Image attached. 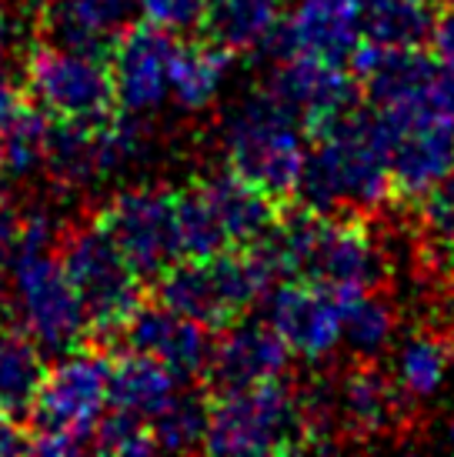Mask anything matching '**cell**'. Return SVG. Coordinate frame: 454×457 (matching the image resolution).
Listing matches in <instances>:
<instances>
[{
    "label": "cell",
    "mask_w": 454,
    "mask_h": 457,
    "mask_svg": "<svg viewBox=\"0 0 454 457\" xmlns=\"http://www.w3.org/2000/svg\"><path fill=\"white\" fill-rule=\"evenodd\" d=\"M304 137L311 154L304 157L298 201L321 214L361 211L374 217L391 207V167L374 111L354 107Z\"/></svg>",
    "instance_id": "obj_1"
},
{
    "label": "cell",
    "mask_w": 454,
    "mask_h": 457,
    "mask_svg": "<svg viewBox=\"0 0 454 457\" xmlns=\"http://www.w3.org/2000/svg\"><path fill=\"white\" fill-rule=\"evenodd\" d=\"M114 354L77 347L47 370L40 394L24 420L30 451L38 454H80L94 451V424L107 404Z\"/></svg>",
    "instance_id": "obj_2"
},
{
    "label": "cell",
    "mask_w": 454,
    "mask_h": 457,
    "mask_svg": "<svg viewBox=\"0 0 454 457\" xmlns=\"http://www.w3.org/2000/svg\"><path fill=\"white\" fill-rule=\"evenodd\" d=\"M63 270L77 287L90 320L88 347L104 354H121V328L144 301V280L107 237V230L94 224L63 228L57 244Z\"/></svg>",
    "instance_id": "obj_3"
},
{
    "label": "cell",
    "mask_w": 454,
    "mask_h": 457,
    "mask_svg": "<svg viewBox=\"0 0 454 457\" xmlns=\"http://www.w3.org/2000/svg\"><path fill=\"white\" fill-rule=\"evenodd\" d=\"M204 451L211 454H290L315 451L301 397L284 378L211 394V428Z\"/></svg>",
    "instance_id": "obj_4"
},
{
    "label": "cell",
    "mask_w": 454,
    "mask_h": 457,
    "mask_svg": "<svg viewBox=\"0 0 454 457\" xmlns=\"http://www.w3.org/2000/svg\"><path fill=\"white\" fill-rule=\"evenodd\" d=\"M391 167V207H415L454 170V120L438 111L431 94L374 107Z\"/></svg>",
    "instance_id": "obj_5"
},
{
    "label": "cell",
    "mask_w": 454,
    "mask_h": 457,
    "mask_svg": "<svg viewBox=\"0 0 454 457\" xmlns=\"http://www.w3.org/2000/svg\"><path fill=\"white\" fill-rule=\"evenodd\" d=\"M304 157L307 154L294 120L267 94L244 104V111L227 128V170H234L281 207L298 201Z\"/></svg>",
    "instance_id": "obj_6"
},
{
    "label": "cell",
    "mask_w": 454,
    "mask_h": 457,
    "mask_svg": "<svg viewBox=\"0 0 454 457\" xmlns=\"http://www.w3.org/2000/svg\"><path fill=\"white\" fill-rule=\"evenodd\" d=\"M11 297L21 328L40 344L47 354H71L88 344L90 320L84 301L71 284L57 254H38L13 261Z\"/></svg>",
    "instance_id": "obj_7"
},
{
    "label": "cell",
    "mask_w": 454,
    "mask_h": 457,
    "mask_svg": "<svg viewBox=\"0 0 454 457\" xmlns=\"http://www.w3.org/2000/svg\"><path fill=\"white\" fill-rule=\"evenodd\" d=\"M27 97L47 117L101 120L117 111L114 77L107 61L40 44L24 61Z\"/></svg>",
    "instance_id": "obj_8"
},
{
    "label": "cell",
    "mask_w": 454,
    "mask_h": 457,
    "mask_svg": "<svg viewBox=\"0 0 454 457\" xmlns=\"http://www.w3.org/2000/svg\"><path fill=\"white\" fill-rule=\"evenodd\" d=\"M97 224L127 257V264L138 270L144 284L164 274L184 257L181 234L174 217V191L164 187H130L114 194L101 207Z\"/></svg>",
    "instance_id": "obj_9"
},
{
    "label": "cell",
    "mask_w": 454,
    "mask_h": 457,
    "mask_svg": "<svg viewBox=\"0 0 454 457\" xmlns=\"http://www.w3.org/2000/svg\"><path fill=\"white\" fill-rule=\"evenodd\" d=\"M265 94L290 120L301 124L304 134H311L321 124L361 107V101H365L361 84L354 74H348V67L304 57V54L281 61L274 77L267 80Z\"/></svg>",
    "instance_id": "obj_10"
},
{
    "label": "cell",
    "mask_w": 454,
    "mask_h": 457,
    "mask_svg": "<svg viewBox=\"0 0 454 457\" xmlns=\"http://www.w3.org/2000/svg\"><path fill=\"white\" fill-rule=\"evenodd\" d=\"M367 287H340L328 280H284L271 297V324L301 357H324L344 330L348 297Z\"/></svg>",
    "instance_id": "obj_11"
},
{
    "label": "cell",
    "mask_w": 454,
    "mask_h": 457,
    "mask_svg": "<svg viewBox=\"0 0 454 457\" xmlns=\"http://www.w3.org/2000/svg\"><path fill=\"white\" fill-rule=\"evenodd\" d=\"M214 330L184 318L157 297H144L121 328V351L147 354L174 370L177 381H201L204 368L214 351Z\"/></svg>",
    "instance_id": "obj_12"
},
{
    "label": "cell",
    "mask_w": 454,
    "mask_h": 457,
    "mask_svg": "<svg viewBox=\"0 0 454 457\" xmlns=\"http://www.w3.org/2000/svg\"><path fill=\"white\" fill-rule=\"evenodd\" d=\"M304 280H328L340 287L374 291V284L384 280V254L371 228V214L334 211L317 217Z\"/></svg>",
    "instance_id": "obj_13"
},
{
    "label": "cell",
    "mask_w": 454,
    "mask_h": 457,
    "mask_svg": "<svg viewBox=\"0 0 454 457\" xmlns=\"http://www.w3.org/2000/svg\"><path fill=\"white\" fill-rule=\"evenodd\" d=\"M177 40L167 27L138 21L111 51V77L117 94V111L151 114L171 97V64Z\"/></svg>",
    "instance_id": "obj_14"
},
{
    "label": "cell",
    "mask_w": 454,
    "mask_h": 457,
    "mask_svg": "<svg viewBox=\"0 0 454 457\" xmlns=\"http://www.w3.org/2000/svg\"><path fill=\"white\" fill-rule=\"evenodd\" d=\"M361 40V0H301V7L284 24L265 37V51L274 61H288L294 54L344 64L351 61L354 47Z\"/></svg>",
    "instance_id": "obj_15"
},
{
    "label": "cell",
    "mask_w": 454,
    "mask_h": 457,
    "mask_svg": "<svg viewBox=\"0 0 454 457\" xmlns=\"http://www.w3.org/2000/svg\"><path fill=\"white\" fill-rule=\"evenodd\" d=\"M290 354L294 351L274 330V324L238 320L221 330V337L214 341L201 384L207 387V394H224L274 381V378L288 374Z\"/></svg>",
    "instance_id": "obj_16"
},
{
    "label": "cell",
    "mask_w": 454,
    "mask_h": 457,
    "mask_svg": "<svg viewBox=\"0 0 454 457\" xmlns=\"http://www.w3.org/2000/svg\"><path fill=\"white\" fill-rule=\"evenodd\" d=\"M348 64L361 84V94L374 107H381V104L431 94L441 61L428 47H388V44L361 37Z\"/></svg>",
    "instance_id": "obj_17"
},
{
    "label": "cell",
    "mask_w": 454,
    "mask_h": 457,
    "mask_svg": "<svg viewBox=\"0 0 454 457\" xmlns=\"http://www.w3.org/2000/svg\"><path fill=\"white\" fill-rule=\"evenodd\" d=\"M401 384L381 374L371 361H357L334 394V414L340 418V428L348 437L374 441L381 434H391L401 428Z\"/></svg>",
    "instance_id": "obj_18"
},
{
    "label": "cell",
    "mask_w": 454,
    "mask_h": 457,
    "mask_svg": "<svg viewBox=\"0 0 454 457\" xmlns=\"http://www.w3.org/2000/svg\"><path fill=\"white\" fill-rule=\"evenodd\" d=\"M111 117V114H107ZM61 120L51 117L44 174L57 191H88L97 180L111 178L104 157V120Z\"/></svg>",
    "instance_id": "obj_19"
},
{
    "label": "cell",
    "mask_w": 454,
    "mask_h": 457,
    "mask_svg": "<svg viewBox=\"0 0 454 457\" xmlns=\"http://www.w3.org/2000/svg\"><path fill=\"white\" fill-rule=\"evenodd\" d=\"M201 180L207 194H211V201H214L221 220H224V230L234 251L238 247H254L267 230L278 224L281 211H284L267 194L251 187L248 180H240L234 170H221V174H211V178Z\"/></svg>",
    "instance_id": "obj_20"
},
{
    "label": "cell",
    "mask_w": 454,
    "mask_h": 457,
    "mask_svg": "<svg viewBox=\"0 0 454 457\" xmlns=\"http://www.w3.org/2000/svg\"><path fill=\"white\" fill-rule=\"evenodd\" d=\"M177 394V374L167 370L161 361L134 351H121L111 361L107 381V404L127 414L151 420L161 407Z\"/></svg>",
    "instance_id": "obj_21"
},
{
    "label": "cell",
    "mask_w": 454,
    "mask_h": 457,
    "mask_svg": "<svg viewBox=\"0 0 454 457\" xmlns=\"http://www.w3.org/2000/svg\"><path fill=\"white\" fill-rule=\"evenodd\" d=\"M47 370L51 368L44 364L40 344L21 324L0 328V407L11 411L21 424L38 401Z\"/></svg>",
    "instance_id": "obj_22"
},
{
    "label": "cell",
    "mask_w": 454,
    "mask_h": 457,
    "mask_svg": "<svg viewBox=\"0 0 454 457\" xmlns=\"http://www.w3.org/2000/svg\"><path fill=\"white\" fill-rule=\"evenodd\" d=\"M278 21L281 0H207L198 30L231 54H240L261 47Z\"/></svg>",
    "instance_id": "obj_23"
},
{
    "label": "cell",
    "mask_w": 454,
    "mask_h": 457,
    "mask_svg": "<svg viewBox=\"0 0 454 457\" xmlns=\"http://www.w3.org/2000/svg\"><path fill=\"white\" fill-rule=\"evenodd\" d=\"M234 54L207 37L190 44H177L174 64H171V97L184 111H204L217 97L224 74Z\"/></svg>",
    "instance_id": "obj_24"
},
{
    "label": "cell",
    "mask_w": 454,
    "mask_h": 457,
    "mask_svg": "<svg viewBox=\"0 0 454 457\" xmlns=\"http://www.w3.org/2000/svg\"><path fill=\"white\" fill-rule=\"evenodd\" d=\"M434 0H361V37L388 47H428Z\"/></svg>",
    "instance_id": "obj_25"
},
{
    "label": "cell",
    "mask_w": 454,
    "mask_h": 457,
    "mask_svg": "<svg viewBox=\"0 0 454 457\" xmlns=\"http://www.w3.org/2000/svg\"><path fill=\"white\" fill-rule=\"evenodd\" d=\"M38 40L111 64L114 40L94 24L84 0H44L38 11Z\"/></svg>",
    "instance_id": "obj_26"
},
{
    "label": "cell",
    "mask_w": 454,
    "mask_h": 457,
    "mask_svg": "<svg viewBox=\"0 0 454 457\" xmlns=\"http://www.w3.org/2000/svg\"><path fill=\"white\" fill-rule=\"evenodd\" d=\"M151 437L157 451H171V454H188V451H204L207 441V428H211V394L207 387H194V391L174 394L151 420Z\"/></svg>",
    "instance_id": "obj_27"
},
{
    "label": "cell",
    "mask_w": 454,
    "mask_h": 457,
    "mask_svg": "<svg viewBox=\"0 0 454 457\" xmlns=\"http://www.w3.org/2000/svg\"><path fill=\"white\" fill-rule=\"evenodd\" d=\"M174 217H177V234H181V247L184 257H217L231 247V237L224 230V220L217 214L211 194L204 187V180H190L188 187L174 191Z\"/></svg>",
    "instance_id": "obj_28"
},
{
    "label": "cell",
    "mask_w": 454,
    "mask_h": 457,
    "mask_svg": "<svg viewBox=\"0 0 454 457\" xmlns=\"http://www.w3.org/2000/svg\"><path fill=\"white\" fill-rule=\"evenodd\" d=\"M47 130H51V117L38 104H24V111L0 134V174L7 180H27L44 170Z\"/></svg>",
    "instance_id": "obj_29"
},
{
    "label": "cell",
    "mask_w": 454,
    "mask_h": 457,
    "mask_svg": "<svg viewBox=\"0 0 454 457\" xmlns=\"http://www.w3.org/2000/svg\"><path fill=\"white\" fill-rule=\"evenodd\" d=\"M451 364V341L438 334H411L398 351V378L404 394L428 397L441 387L444 370Z\"/></svg>",
    "instance_id": "obj_30"
},
{
    "label": "cell",
    "mask_w": 454,
    "mask_h": 457,
    "mask_svg": "<svg viewBox=\"0 0 454 457\" xmlns=\"http://www.w3.org/2000/svg\"><path fill=\"white\" fill-rule=\"evenodd\" d=\"M344 334H348V344L361 357L378 354L394 334V307L384 301V294H351L348 304H344Z\"/></svg>",
    "instance_id": "obj_31"
},
{
    "label": "cell",
    "mask_w": 454,
    "mask_h": 457,
    "mask_svg": "<svg viewBox=\"0 0 454 457\" xmlns=\"http://www.w3.org/2000/svg\"><path fill=\"white\" fill-rule=\"evenodd\" d=\"M94 451H104V454H151L157 447H154L147 420L111 407L94 424Z\"/></svg>",
    "instance_id": "obj_32"
},
{
    "label": "cell",
    "mask_w": 454,
    "mask_h": 457,
    "mask_svg": "<svg viewBox=\"0 0 454 457\" xmlns=\"http://www.w3.org/2000/svg\"><path fill=\"white\" fill-rule=\"evenodd\" d=\"M411 211L425 228V244L441 247V244L454 241V170L444 174Z\"/></svg>",
    "instance_id": "obj_33"
},
{
    "label": "cell",
    "mask_w": 454,
    "mask_h": 457,
    "mask_svg": "<svg viewBox=\"0 0 454 457\" xmlns=\"http://www.w3.org/2000/svg\"><path fill=\"white\" fill-rule=\"evenodd\" d=\"M84 7L114 44L144 17V0H84Z\"/></svg>",
    "instance_id": "obj_34"
},
{
    "label": "cell",
    "mask_w": 454,
    "mask_h": 457,
    "mask_svg": "<svg viewBox=\"0 0 454 457\" xmlns=\"http://www.w3.org/2000/svg\"><path fill=\"white\" fill-rule=\"evenodd\" d=\"M204 11H207V0H144V17L167 27L171 34L194 30L201 24Z\"/></svg>",
    "instance_id": "obj_35"
},
{
    "label": "cell",
    "mask_w": 454,
    "mask_h": 457,
    "mask_svg": "<svg viewBox=\"0 0 454 457\" xmlns=\"http://www.w3.org/2000/svg\"><path fill=\"white\" fill-rule=\"evenodd\" d=\"M21 224H24V207L17 201V194L11 191V180L0 174V267H7V261H11Z\"/></svg>",
    "instance_id": "obj_36"
},
{
    "label": "cell",
    "mask_w": 454,
    "mask_h": 457,
    "mask_svg": "<svg viewBox=\"0 0 454 457\" xmlns=\"http://www.w3.org/2000/svg\"><path fill=\"white\" fill-rule=\"evenodd\" d=\"M30 101L27 97V84H24V71L21 77L7 71V67H0V134L7 130L13 117L24 111V104Z\"/></svg>",
    "instance_id": "obj_37"
},
{
    "label": "cell",
    "mask_w": 454,
    "mask_h": 457,
    "mask_svg": "<svg viewBox=\"0 0 454 457\" xmlns=\"http://www.w3.org/2000/svg\"><path fill=\"white\" fill-rule=\"evenodd\" d=\"M431 51L438 61H454V0H444L431 30Z\"/></svg>",
    "instance_id": "obj_38"
},
{
    "label": "cell",
    "mask_w": 454,
    "mask_h": 457,
    "mask_svg": "<svg viewBox=\"0 0 454 457\" xmlns=\"http://www.w3.org/2000/svg\"><path fill=\"white\" fill-rule=\"evenodd\" d=\"M431 101L438 104V111L448 120H454V61L438 64V74H434V84H431Z\"/></svg>",
    "instance_id": "obj_39"
},
{
    "label": "cell",
    "mask_w": 454,
    "mask_h": 457,
    "mask_svg": "<svg viewBox=\"0 0 454 457\" xmlns=\"http://www.w3.org/2000/svg\"><path fill=\"white\" fill-rule=\"evenodd\" d=\"M21 451H30L24 424L0 407V454H21Z\"/></svg>",
    "instance_id": "obj_40"
},
{
    "label": "cell",
    "mask_w": 454,
    "mask_h": 457,
    "mask_svg": "<svg viewBox=\"0 0 454 457\" xmlns=\"http://www.w3.org/2000/svg\"><path fill=\"white\" fill-rule=\"evenodd\" d=\"M431 251H434V257H438L441 270L448 274V280H454V241L441 244V247H431Z\"/></svg>",
    "instance_id": "obj_41"
},
{
    "label": "cell",
    "mask_w": 454,
    "mask_h": 457,
    "mask_svg": "<svg viewBox=\"0 0 454 457\" xmlns=\"http://www.w3.org/2000/svg\"><path fill=\"white\" fill-rule=\"evenodd\" d=\"M448 445L454 447V420H451V428H448Z\"/></svg>",
    "instance_id": "obj_42"
},
{
    "label": "cell",
    "mask_w": 454,
    "mask_h": 457,
    "mask_svg": "<svg viewBox=\"0 0 454 457\" xmlns=\"http://www.w3.org/2000/svg\"><path fill=\"white\" fill-rule=\"evenodd\" d=\"M434 4H438V7H441V4H444V0H434Z\"/></svg>",
    "instance_id": "obj_43"
}]
</instances>
